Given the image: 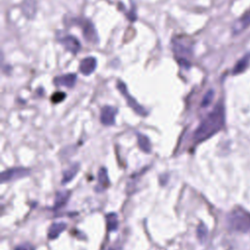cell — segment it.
Instances as JSON below:
<instances>
[{
  "label": "cell",
  "instance_id": "6",
  "mask_svg": "<svg viewBox=\"0 0 250 250\" xmlns=\"http://www.w3.org/2000/svg\"><path fill=\"white\" fill-rule=\"evenodd\" d=\"M30 170L25 167H14L7 169L1 173V182L7 183L15 180H19L28 176Z\"/></svg>",
  "mask_w": 250,
  "mask_h": 250
},
{
  "label": "cell",
  "instance_id": "14",
  "mask_svg": "<svg viewBox=\"0 0 250 250\" xmlns=\"http://www.w3.org/2000/svg\"><path fill=\"white\" fill-rule=\"evenodd\" d=\"M78 170H79V164L78 163H74L73 165H71L67 170H65L63 172L62 183L66 184V183L70 182L76 176Z\"/></svg>",
  "mask_w": 250,
  "mask_h": 250
},
{
  "label": "cell",
  "instance_id": "22",
  "mask_svg": "<svg viewBox=\"0 0 250 250\" xmlns=\"http://www.w3.org/2000/svg\"><path fill=\"white\" fill-rule=\"evenodd\" d=\"M15 250H34L33 246L29 243H22V244H20L18 245Z\"/></svg>",
  "mask_w": 250,
  "mask_h": 250
},
{
  "label": "cell",
  "instance_id": "4",
  "mask_svg": "<svg viewBox=\"0 0 250 250\" xmlns=\"http://www.w3.org/2000/svg\"><path fill=\"white\" fill-rule=\"evenodd\" d=\"M119 92L121 93V95L124 97L127 104L139 115L141 116H146L147 115V111L146 110L145 107H143L135 99L134 97H132L130 95V93L128 92V89H127V86L125 83H123L121 80H118L117 81V84H116Z\"/></svg>",
  "mask_w": 250,
  "mask_h": 250
},
{
  "label": "cell",
  "instance_id": "11",
  "mask_svg": "<svg viewBox=\"0 0 250 250\" xmlns=\"http://www.w3.org/2000/svg\"><path fill=\"white\" fill-rule=\"evenodd\" d=\"M21 12L27 19H33L37 11L36 0H23L21 3Z\"/></svg>",
  "mask_w": 250,
  "mask_h": 250
},
{
  "label": "cell",
  "instance_id": "16",
  "mask_svg": "<svg viewBox=\"0 0 250 250\" xmlns=\"http://www.w3.org/2000/svg\"><path fill=\"white\" fill-rule=\"evenodd\" d=\"M69 191H66V190H62V191H59L57 192L56 194V198H55V204H54V208L55 209H59L61 207H62L65 202L67 201L68 197H69Z\"/></svg>",
  "mask_w": 250,
  "mask_h": 250
},
{
  "label": "cell",
  "instance_id": "10",
  "mask_svg": "<svg viewBox=\"0 0 250 250\" xmlns=\"http://www.w3.org/2000/svg\"><path fill=\"white\" fill-rule=\"evenodd\" d=\"M77 76L75 73H66L63 75L57 76L54 79V84L57 86H63L66 88H71L76 83Z\"/></svg>",
  "mask_w": 250,
  "mask_h": 250
},
{
  "label": "cell",
  "instance_id": "7",
  "mask_svg": "<svg viewBox=\"0 0 250 250\" xmlns=\"http://www.w3.org/2000/svg\"><path fill=\"white\" fill-rule=\"evenodd\" d=\"M117 108L111 105H104L101 110L100 120L104 126H111L115 123Z\"/></svg>",
  "mask_w": 250,
  "mask_h": 250
},
{
  "label": "cell",
  "instance_id": "5",
  "mask_svg": "<svg viewBox=\"0 0 250 250\" xmlns=\"http://www.w3.org/2000/svg\"><path fill=\"white\" fill-rule=\"evenodd\" d=\"M76 23L81 27L83 37L85 40L91 43L97 44L99 42L98 32L94 26V24L87 19H74Z\"/></svg>",
  "mask_w": 250,
  "mask_h": 250
},
{
  "label": "cell",
  "instance_id": "21",
  "mask_svg": "<svg viewBox=\"0 0 250 250\" xmlns=\"http://www.w3.org/2000/svg\"><path fill=\"white\" fill-rule=\"evenodd\" d=\"M65 97V94L62 92H57L52 96V102L55 104H58L60 102H62Z\"/></svg>",
  "mask_w": 250,
  "mask_h": 250
},
{
  "label": "cell",
  "instance_id": "8",
  "mask_svg": "<svg viewBox=\"0 0 250 250\" xmlns=\"http://www.w3.org/2000/svg\"><path fill=\"white\" fill-rule=\"evenodd\" d=\"M60 42L64 47L65 50H67L68 52H70L73 55H76L81 49L79 40L72 35H66V36L62 37L60 39Z\"/></svg>",
  "mask_w": 250,
  "mask_h": 250
},
{
  "label": "cell",
  "instance_id": "23",
  "mask_svg": "<svg viewBox=\"0 0 250 250\" xmlns=\"http://www.w3.org/2000/svg\"><path fill=\"white\" fill-rule=\"evenodd\" d=\"M109 250H121V248L118 247V246H113V247H111Z\"/></svg>",
  "mask_w": 250,
  "mask_h": 250
},
{
  "label": "cell",
  "instance_id": "9",
  "mask_svg": "<svg viewBox=\"0 0 250 250\" xmlns=\"http://www.w3.org/2000/svg\"><path fill=\"white\" fill-rule=\"evenodd\" d=\"M97 67V60L95 57H87L84 58L79 64V70L83 75L92 74Z\"/></svg>",
  "mask_w": 250,
  "mask_h": 250
},
{
  "label": "cell",
  "instance_id": "15",
  "mask_svg": "<svg viewBox=\"0 0 250 250\" xmlns=\"http://www.w3.org/2000/svg\"><path fill=\"white\" fill-rule=\"evenodd\" d=\"M137 139H138V145L140 148L145 151L146 153H149L151 151V145L148 140V138L141 133L137 134Z\"/></svg>",
  "mask_w": 250,
  "mask_h": 250
},
{
  "label": "cell",
  "instance_id": "19",
  "mask_svg": "<svg viewBox=\"0 0 250 250\" xmlns=\"http://www.w3.org/2000/svg\"><path fill=\"white\" fill-rule=\"evenodd\" d=\"M207 235V228L203 225V224H200L198 227H197V237L203 241L205 239Z\"/></svg>",
  "mask_w": 250,
  "mask_h": 250
},
{
  "label": "cell",
  "instance_id": "17",
  "mask_svg": "<svg viewBox=\"0 0 250 250\" xmlns=\"http://www.w3.org/2000/svg\"><path fill=\"white\" fill-rule=\"evenodd\" d=\"M106 227L109 231H113L118 228V217L115 213H109L106 215Z\"/></svg>",
  "mask_w": 250,
  "mask_h": 250
},
{
  "label": "cell",
  "instance_id": "20",
  "mask_svg": "<svg viewBox=\"0 0 250 250\" xmlns=\"http://www.w3.org/2000/svg\"><path fill=\"white\" fill-rule=\"evenodd\" d=\"M213 95H214V93H213L212 90H210L209 92H207L206 95H205L204 98H203V101H202V103H201V106H206V105H208V104L211 103L212 99H213Z\"/></svg>",
  "mask_w": 250,
  "mask_h": 250
},
{
  "label": "cell",
  "instance_id": "1",
  "mask_svg": "<svg viewBox=\"0 0 250 250\" xmlns=\"http://www.w3.org/2000/svg\"><path fill=\"white\" fill-rule=\"evenodd\" d=\"M225 111L222 104H217L214 109L208 113V115L201 121L196 130L193 133L192 139L195 144L201 143L217 132H219L224 126Z\"/></svg>",
  "mask_w": 250,
  "mask_h": 250
},
{
  "label": "cell",
  "instance_id": "13",
  "mask_svg": "<svg viewBox=\"0 0 250 250\" xmlns=\"http://www.w3.org/2000/svg\"><path fill=\"white\" fill-rule=\"evenodd\" d=\"M66 229V225L64 223H54L50 226L48 229V237L49 239L57 238L64 229Z\"/></svg>",
  "mask_w": 250,
  "mask_h": 250
},
{
  "label": "cell",
  "instance_id": "3",
  "mask_svg": "<svg viewBox=\"0 0 250 250\" xmlns=\"http://www.w3.org/2000/svg\"><path fill=\"white\" fill-rule=\"evenodd\" d=\"M228 225L234 230L250 231V214L241 210H235L229 214Z\"/></svg>",
  "mask_w": 250,
  "mask_h": 250
},
{
  "label": "cell",
  "instance_id": "12",
  "mask_svg": "<svg viewBox=\"0 0 250 250\" xmlns=\"http://www.w3.org/2000/svg\"><path fill=\"white\" fill-rule=\"evenodd\" d=\"M109 179L107 175V171L105 168H101L98 173V186H97V190L101 191L105 189L109 186Z\"/></svg>",
  "mask_w": 250,
  "mask_h": 250
},
{
  "label": "cell",
  "instance_id": "2",
  "mask_svg": "<svg viewBox=\"0 0 250 250\" xmlns=\"http://www.w3.org/2000/svg\"><path fill=\"white\" fill-rule=\"evenodd\" d=\"M172 47H173V53L175 56L176 61L178 63L188 69L190 66L189 58L191 56V47L184 41L183 36H177L174 37L172 40Z\"/></svg>",
  "mask_w": 250,
  "mask_h": 250
},
{
  "label": "cell",
  "instance_id": "18",
  "mask_svg": "<svg viewBox=\"0 0 250 250\" xmlns=\"http://www.w3.org/2000/svg\"><path fill=\"white\" fill-rule=\"evenodd\" d=\"M250 23V13L247 14L245 17H243L238 22H237V25L234 26V28L239 31L241 28H244L246 25H248Z\"/></svg>",
  "mask_w": 250,
  "mask_h": 250
}]
</instances>
